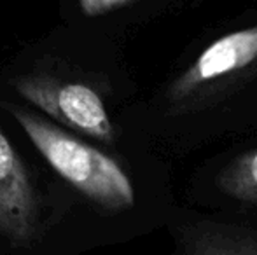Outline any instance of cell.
Here are the masks:
<instances>
[{"label":"cell","instance_id":"cell-6","mask_svg":"<svg viewBox=\"0 0 257 255\" xmlns=\"http://www.w3.org/2000/svg\"><path fill=\"white\" fill-rule=\"evenodd\" d=\"M217 187L233 199L257 206V147L240 154L220 170Z\"/></svg>","mask_w":257,"mask_h":255},{"label":"cell","instance_id":"cell-2","mask_svg":"<svg viewBox=\"0 0 257 255\" xmlns=\"http://www.w3.org/2000/svg\"><path fill=\"white\" fill-rule=\"evenodd\" d=\"M11 84L25 100L67 126L105 143L114 142V128L102 98L89 86L46 75H23Z\"/></svg>","mask_w":257,"mask_h":255},{"label":"cell","instance_id":"cell-1","mask_svg":"<svg viewBox=\"0 0 257 255\" xmlns=\"http://www.w3.org/2000/svg\"><path fill=\"white\" fill-rule=\"evenodd\" d=\"M13 116L44 159L72 187L107 210L119 211L135 204L132 182L114 159L35 114L14 109Z\"/></svg>","mask_w":257,"mask_h":255},{"label":"cell","instance_id":"cell-5","mask_svg":"<svg viewBox=\"0 0 257 255\" xmlns=\"http://www.w3.org/2000/svg\"><path fill=\"white\" fill-rule=\"evenodd\" d=\"M177 241L186 255H257V229L248 225L191 222L177 231Z\"/></svg>","mask_w":257,"mask_h":255},{"label":"cell","instance_id":"cell-3","mask_svg":"<svg viewBox=\"0 0 257 255\" xmlns=\"http://www.w3.org/2000/svg\"><path fill=\"white\" fill-rule=\"evenodd\" d=\"M257 63V27L241 28L213 41L168 89L175 105L191 103Z\"/></svg>","mask_w":257,"mask_h":255},{"label":"cell","instance_id":"cell-4","mask_svg":"<svg viewBox=\"0 0 257 255\" xmlns=\"http://www.w3.org/2000/svg\"><path fill=\"white\" fill-rule=\"evenodd\" d=\"M37 232V197L25 164L0 129V234L27 246Z\"/></svg>","mask_w":257,"mask_h":255},{"label":"cell","instance_id":"cell-7","mask_svg":"<svg viewBox=\"0 0 257 255\" xmlns=\"http://www.w3.org/2000/svg\"><path fill=\"white\" fill-rule=\"evenodd\" d=\"M79 2L86 16H102L122 6H128L132 0H79Z\"/></svg>","mask_w":257,"mask_h":255}]
</instances>
